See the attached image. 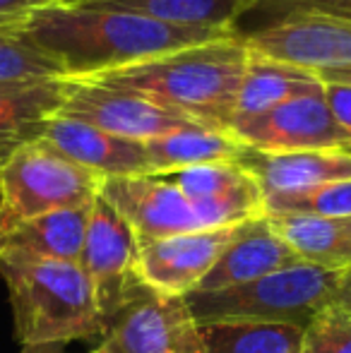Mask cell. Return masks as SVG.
Wrapping results in <instances>:
<instances>
[{
	"mask_svg": "<svg viewBox=\"0 0 351 353\" xmlns=\"http://www.w3.org/2000/svg\"><path fill=\"white\" fill-rule=\"evenodd\" d=\"M19 353H66V351H61L58 346H24Z\"/></svg>",
	"mask_w": 351,
	"mask_h": 353,
	"instance_id": "31",
	"label": "cell"
},
{
	"mask_svg": "<svg viewBox=\"0 0 351 353\" xmlns=\"http://www.w3.org/2000/svg\"><path fill=\"white\" fill-rule=\"evenodd\" d=\"M323 87L332 118L351 135V87H342V84H323Z\"/></svg>",
	"mask_w": 351,
	"mask_h": 353,
	"instance_id": "28",
	"label": "cell"
},
{
	"mask_svg": "<svg viewBox=\"0 0 351 353\" xmlns=\"http://www.w3.org/2000/svg\"><path fill=\"white\" fill-rule=\"evenodd\" d=\"M41 140L101 178L152 176L145 142L116 137L87 123L56 116L48 121Z\"/></svg>",
	"mask_w": 351,
	"mask_h": 353,
	"instance_id": "14",
	"label": "cell"
},
{
	"mask_svg": "<svg viewBox=\"0 0 351 353\" xmlns=\"http://www.w3.org/2000/svg\"><path fill=\"white\" fill-rule=\"evenodd\" d=\"M68 94V77L0 82V163L29 142L41 140Z\"/></svg>",
	"mask_w": 351,
	"mask_h": 353,
	"instance_id": "17",
	"label": "cell"
},
{
	"mask_svg": "<svg viewBox=\"0 0 351 353\" xmlns=\"http://www.w3.org/2000/svg\"><path fill=\"white\" fill-rule=\"evenodd\" d=\"M137 250L140 243L132 228L99 190L89 210L80 267L92 281L103 332L123 307L147 291L137 279Z\"/></svg>",
	"mask_w": 351,
	"mask_h": 353,
	"instance_id": "7",
	"label": "cell"
},
{
	"mask_svg": "<svg viewBox=\"0 0 351 353\" xmlns=\"http://www.w3.org/2000/svg\"><path fill=\"white\" fill-rule=\"evenodd\" d=\"M267 221L301 262L332 272L351 270V216L277 214Z\"/></svg>",
	"mask_w": 351,
	"mask_h": 353,
	"instance_id": "19",
	"label": "cell"
},
{
	"mask_svg": "<svg viewBox=\"0 0 351 353\" xmlns=\"http://www.w3.org/2000/svg\"><path fill=\"white\" fill-rule=\"evenodd\" d=\"M202 353H301L303 327L284 322H202Z\"/></svg>",
	"mask_w": 351,
	"mask_h": 353,
	"instance_id": "23",
	"label": "cell"
},
{
	"mask_svg": "<svg viewBox=\"0 0 351 353\" xmlns=\"http://www.w3.org/2000/svg\"><path fill=\"white\" fill-rule=\"evenodd\" d=\"M239 163L253 173L265 195L351 181V149H308V152L270 154L245 147Z\"/></svg>",
	"mask_w": 351,
	"mask_h": 353,
	"instance_id": "16",
	"label": "cell"
},
{
	"mask_svg": "<svg viewBox=\"0 0 351 353\" xmlns=\"http://www.w3.org/2000/svg\"><path fill=\"white\" fill-rule=\"evenodd\" d=\"M303 214V216H351V181L325 183L294 192H267L265 216Z\"/></svg>",
	"mask_w": 351,
	"mask_h": 353,
	"instance_id": "24",
	"label": "cell"
},
{
	"mask_svg": "<svg viewBox=\"0 0 351 353\" xmlns=\"http://www.w3.org/2000/svg\"><path fill=\"white\" fill-rule=\"evenodd\" d=\"M48 5H66V0H0V22L17 19L32 10L48 8Z\"/></svg>",
	"mask_w": 351,
	"mask_h": 353,
	"instance_id": "29",
	"label": "cell"
},
{
	"mask_svg": "<svg viewBox=\"0 0 351 353\" xmlns=\"http://www.w3.org/2000/svg\"><path fill=\"white\" fill-rule=\"evenodd\" d=\"M344 272L299 262L294 267L272 272L255 281L224 288V291L188 293L185 301L197 325L255 320L299 325L305 330L320 310L334 303Z\"/></svg>",
	"mask_w": 351,
	"mask_h": 353,
	"instance_id": "4",
	"label": "cell"
},
{
	"mask_svg": "<svg viewBox=\"0 0 351 353\" xmlns=\"http://www.w3.org/2000/svg\"><path fill=\"white\" fill-rule=\"evenodd\" d=\"M253 53L310 72L320 84L351 87V19L294 14L243 37Z\"/></svg>",
	"mask_w": 351,
	"mask_h": 353,
	"instance_id": "6",
	"label": "cell"
},
{
	"mask_svg": "<svg viewBox=\"0 0 351 353\" xmlns=\"http://www.w3.org/2000/svg\"><path fill=\"white\" fill-rule=\"evenodd\" d=\"M239 228L241 223L142 243L137 250V279L147 291L185 298L210 274Z\"/></svg>",
	"mask_w": 351,
	"mask_h": 353,
	"instance_id": "11",
	"label": "cell"
},
{
	"mask_svg": "<svg viewBox=\"0 0 351 353\" xmlns=\"http://www.w3.org/2000/svg\"><path fill=\"white\" fill-rule=\"evenodd\" d=\"M229 132L255 152H308V149H351V135L332 118L325 87L308 89L250 121L231 123Z\"/></svg>",
	"mask_w": 351,
	"mask_h": 353,
	"instance_id": "9",
	"label": "cell"
},
{
	"mask_svg": "<svg viewBox=\"0 0 351 353\" xmlns=\"http://www.w3.org/2000/svg\"><path fill=\"white\" fill-rule=\"evenodd\" d=\"M89 207L58 210L17 223L0 233V257H34V260L80 262L85 245Z\"/></svg>",
	"mask_w": 351,
	"mask_h": 353,
	"instance_id": "18",
	"label": "cell"
},
{
	"mask_svg": "<svg viewBox=\"0 0 351 353\" xmlns=\"http://www.w3.org/2000/svg\"><path fill=\"white\" fill-rule=\"evenodd\" d=\"M248 56L243 37L231 34L99 74L89 82L130 92L157 106L183 113L200 125L229 130Z\"/></svg>",
	"mask_w": 351,
	"mask_h": 353,
	"instance_id": "2",
	"label": "cell"
},
{
	"mask_svg": "<svg viewBox=\"0 0 351 353\" xmlns=\"http://www.w3.org/2000/svg\"><path fill=\"white\" fill-rule=\"evenodd\" d=\"M101 183L46 140L24 144L0 163V233L48 212L89 207Z\"/></svg>",
	"mask_w": 351,
	"mask_h": 353,
	"instance_id": "5",
	"label": "cell"
},
{
	"mask_svg": "<svg viewBox=\"0 0 351 353\" xmlns=\"http://www.w3.org/2000/svg\"><path fill=\"white\" fill-rule=\"evenodd\" d=\"M299 262V255L277 236L267 216H260L241 223L236 238L226 245L210 274L192 293H210L241 286V283L255 281L272 272L294 267Z\"/></svg>",
	"mask_w": 351,
	"mask_h": 353,
	"instance_id": "15",
	"label": "cell"
},
{
	"mask_svg": "<svg viewBox=\"0 0 351 353\" xmlns=\"http://www.w3.org/2000/svg\"><path fill=\"white\" fill-rule=\"evenodd\" d=\"M92 353H202L200 325L185 298L145 291L108 322Z\"/></svg>",
	"mask_w": 351,
	"mask_h": 353,
	"instance_id": "8",
	"label": "cell"
},
{
	"mask_svg": "<svg viewBox=\"0 0 351 353\" xmlns=\"http://www.w3.org/2000/svg\"><path fill=\"white\" fill-rule=\"evenodd\" d=\"M101 195L126 219L140 245L181 233L205 231L190 202L164 176L103 178Z\"/></svg>",
	"mask_w": 351,
	"mask_h": 353,
	"instance_id": "13",
	"label": "cell"
},
{
	"mask_svg": "<svg viewBox=\"0 0 351 353\" xmlns=\"http://www.w3.org/2000/svg\"><path fill=\"white\" fill-rule=\"evenodd\" d=\"M66 77L58 63L43 56L32 43L22 41L12 32L0 27V82H27V79Z\"/></svg>",
	"mask_w": 351,
	"mask_h": 353,
	"instance_id": "25",
	"label": "cell"
},
{
	"mask_svg": "<svg viewBox=\"0 0 351 353\" xmlns=\"http://www.w3.org/2000/svg\"><path fill=\"white\" fill-rule=\"evenodd\" d=\"M0 274L22 346H58L103 334L92 281L80 262L3 255Z\"/></svg>",
	"mask_w": 351,
	"mask_h": 353,
	"instance_id": "3",
	"label": "cell"
},
{
	"mask_svg": "<svg viewBox=\"0 0 351 353\" xmlns=\"http://www.w3.org/2000/svg\"><path fill=\"white\" fill-rule=\"evenodd\" d=\"M72 3H77V0H66V5H72Z\"/></svg>",
	"mask_w": 351,
	"mask_h": 353,
	"instance_id": "32",
	"label": "cell"
},
{
	"mask_svg": "<svg viewBox=\"0 0 351 353\" xmlns=\"http://www.w3.org/2000/svg\"><path fill=\"white\" fill-rule=\"evenodd\" d=\"M301 353H351V312L334 305L320 310L303 330Z\"/></svg>",
	"mask_w": 351,
	"mask_h": 353,
	"instance_id": "26",
	"label": "cell"
},
{
	"mask_svg": "<svg viewBox=\"0 0 351 353\" xmlns=\"http://www.w3.org/2000/svg\"><path fill=\"white\" fill-rule=\"evenodd\" d=\"M183 192L202 228L236 226L265 216V192L255 176L239 161L205 163L161 173Z\"/></svg>",
	"mask_w": 351,
	"mask_h": 353,
	"instance_id": "12",
	"label": "cell"
},
{
	"mask_svg": "<svg viewBox=\"0 0 351 353\" xmlns=\"http://www.w3.org/2000/svg\"><path fill=\"white\" fill-rule=\"evenodd\" d=\"M318 84L320 82L313 74L301 70V68L286 65V63L272 61V58L258 56V53L250 51L243 82H241L239 89L234 121L231 123L250 121V118L263 116V113L281 106L289 99L318 87Z\"/></svg>",
	"mask_w": 351,
	"mask_h": 353,
	"instance_id": "22",
	"label": "cell"
},
{
	"mask_svg": "<svg viewBox=\"0 0 351 353\" xmlns=\"http://www.w3.org/2000/svg\"><path fill=\"white\" fill-rule=\"evenodd\" d=\"M0 27L39 48L70 79H92L178 48L239 34L181 29L130 10L89 3L48 5L17 19H5Z\"/></svg>",
	"mask_w": 351,
	"mask_h": 353,
	"instance_id": "1",
	"label": "cell"
},
{
	"mask_svg": "<svg viewBox=\"0 0 351 353\" xmlns=\"http://www.w3.org/2000/svg\"><path fill=\"white\" fill-rule=\"evenodd\" d=\"M77 3L130 10L171 27L217 34L239 32L236 22L253 10V0H77Z\"/></svg>",
	"mask_w": 351,
	"mask_h": 353,
	"instance_id": "20",
	"label": "cell"
},
{
	"mask_svg": "<svg viewBox=\"0 0 351 353\" xmlns=\"http://www.w3.org/2000/svg\"><path fill=\"white\" fill-rule=\"evenodd\" d=\"M253 10H263L265 14H272V22L294 17V14H323V17L351 19V0H253Z\"/></svg>",
	"mask_w": 351,
	"mask_h": 353,
	"instance_id": "27",
	"label": "cell"
},
{
	"mask_svg": "<svg viewBox=\"0 0 351 353\" xmlns=\"http://www.w3.org/2000/svg\"><path fill=\"white\" fill-rule=\"evenodd\" d=\"M334 307H342V310L351 312V270L344 272L342 283L337 288V296H334Z\"/></svg>",
	"mask_w": 351,
	"mask_h": 353,
	"instance_id": "30",
	"label": "cell"
},
{
	"mask_svg": "<svg viewBox=\"0 0 351 353\" xmlns=\"http://www.w3.org/2000/svg\"><path fill=\"white\" fill-rule=\"evenodd\" d=\"M145 149L150 157L152 176L205 166V163L239 161L241 154L245 152L243 144L229 130H214L205 125L185 128V130L157 137V140L145 142Z\"/></svg>",
	"mask_w": 351,
	"mask_h": 353,
	"instance_id": "21",
	"label": "cell"
},
{
	"mask_svg": "<svg viewBox=\"0 0 351 353\" xmlns=\"http://www.w3.org/2000/svg\"><path fill=\"white\" fill-rule=\"evenodd\" d=\"M58 116L87 123L103 132L135 142H150L169 135V132L200 125L183 113L157 106V103L135 97L130 92L70 77H68L66 101H63Z\"/></svg>",
	"mask_w": 351,
	"mask_h": 353,
	"instance_id": "10",
	"label": "cell"
}]
</instances>
